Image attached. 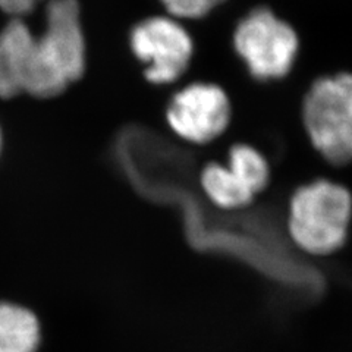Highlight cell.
<instances>
[{
    "mask_svg": "<svg viewBox=\"0 0 352 352\" xmlns=\"http://www.w3.org/2000/svg\"><path fill=\"white\" fill-rule=\"evenodd\" d=\"M234 47L256 80H280L298 58L300 37L272 9L256 8L236 25Z\"/></svg>",
    "mask_w": 352,
    "mask_h": 352,
    "instance_id": "4",
    "label": "cell"
},
{
    "mask_svg": "<svg viewBox=\"0 0 352 352\" xmlns=\"http://www.w3.org/2000/svg\"><path fill=\"white\" fill-rule=\"evenodd\" d=\"M228 166L247 181L256 195L267 188L270 182V164L263 153L252 146H232L228 154Z\"/></svg>",
    "mask_w": 352,
    "mask_h": 352,
    "instance_id": "10",
    "label": "cell"
},
{
    "mask_svg": "<svg viewBox=\"0 0 352 352\" xmlns=\"http://www.w3.org/2000/svg\"><path fill=\"white\" fill-rule=\"evenodd\" d=\"M0 150H2V131H0Z\"/></svg>",
    "mask_w": 352,
    "mask_h": 352,
    "instance_id": "13",
    "label": "cell"
},
{
    "mask_svg": "<svg viewBox=\"0 0 352 352\" xmlns=\"http://www.w3.org/2000/svg\"><path fill=\"white\" fill-rule=\"evenodd\" d=\"M232 104L222 87L194 82L176 93L168 104L166 120L179 138L192 144H208L228 129Z\"/></svg>",
    "mask_w": 352,
    "mask_h": 352,
    "instance_id": "6",
    "label": "cell"
},
{
    "mask_svg": "<svg viewBox=\"0 0 352 352\" xmlns=\"http://www.w3.org/2000/svg\"><path fill=\"white\" fill-rule=\"evenodd\" d=\"M40 339L34 313L18 304L0 302V352H36Z\"/></svg>",
    "mask_w": 352,
    "mask_h": 352,
    "instance_id": "9",
    "label": "cell"
},
{
    "mask_svg": "<svg viewBox=\"0 0 352 352\" xmlns=\"http://www.w3.org/2000/svg\"><path fill=\"white\" fill-rule=\"evenodd\" d=\"M40 0H0V10L10 16V19H24Z\"/></svg>",
    "mask_w": 352,
    "mask_h": 352,
    "instance_id": "12",
    "label": "cell"
},
{
    "mask_svg": "<svg viewBox=\"0 0 352 352\" xmlns=\"http://www.w3.org/2000/svg\"><path fill=\"white\" fill-rule=\"evenodd\" d=\"M200 182L208 200L223 210L244 208L256 198V192L247 181L228 164H207L201 172Z\"/></svg>",
    "mask_w": 352,
    "mask_h": 352,
    "instance_id": "8",
    "label": "cell"
},
{
    "mask_svg": "<svg viewBox=\"0 0 352 352\" xmlns=\"http://www.w3.org/2000/svg\"><path fill=\"white\" fill-rule=\"evenodd\" d=\"M352 220V194L345 185L316 179L296 188L288 207V232L307 254L324 257L345 245Z\"/></svg>",
    "mask_w": 352,
    "mask_h": 352,
    "instance_id": "2",
    "label": "cell"
},
{
    "mask_svg": "<svg viewBox=\"0 0 352 352\" xmlns=\"http://www.w3.org/2000/svg\"><path fill=\"white\" fill-rule=\"evenodd\" d=\"M85 69V38L78 0H49L46 24L36 34L24 94L49 98L78 81Z\"/></svg>",
    "mask_w": 352,
    "mask_h": 352,
    "instance_id": "1",
    "label": "cell"
},
{
    "mask_svg": "<svg viewBox=\"0 0 352 352\" xmlns=\"http://www.w3.org/2000/svg\"><path fill=\"white\" fill-rule=\"evenodd\" d=\"M302 122L314 150L336 166L352 162V72L317 78L302 102Z\"/></svg>",
    "mask_w": 352,
    "mask_h": 352,
    "instance_id": "3",
    "label": "cell"
},
{
    "mask_svg": "<svg viewBox=\"0 0 352 352\" xmlns=\"http://www.w3.org/2000/svg\"><path fill=\"white\" fill-rule=\"evenodd\" d=\"M169 16L175 19H200L225 0H159Z\"/></svg>",
    "mask_w": 352,
    "mask_h": 352,
    "instance_id": "11",
    "label": "cell"
},
{
    "mask_svg": "<svg viewBox=\"0 0 352 352\" xmlns=\"http://www.w3.org/2000/svg\"><path fill=\"white\" fill-rule=\"evenodd\" d=\"M36 34L24 19H10L0 30V98L24 94V81Z\"/></svg>",
    "mask_w": 352,
    "mask_h": 352,
    "instance_id": "7",
    "label": "cell"
},
{
    "mask_svg": "<svg viewBox=\"0 0 352 352\" xmlns=\"http://www.w3.org/2000/svg\"><path fill=\"white\" fill-rule=\"evenodd\" d=\"M129 46L144 63V76L153 84H172L186 72L194 43L181 21L169 15L150 16L132 28Z\"/></svg>",
    "mask_w": 352,
    "mask_h": 352,
    "instance_id": "5",
    "label": "cell"
}]
</instances>
